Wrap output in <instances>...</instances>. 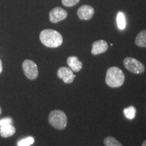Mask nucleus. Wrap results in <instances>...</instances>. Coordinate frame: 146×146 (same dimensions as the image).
<instances>
[{"mask_svg":"<svg viewBox=\"0 0 146 146\" xmlns=\"http://www.w3.org/2000/svg\"><path fill=\"white\" fill-rule=\"evenodd\" d=\"M40 41L45 46L56 48L62 44L63 38L59 32L52 29H45L39 35Z\"/></svg>","mask_w":146,"mask_h":146,"instance_id":"f257e3e1","label":"nucleus"},{"mask_svg":"<svg viewBox=\"0 0 146 146\" xmlns=\"http://www.w3.org/2000/svg\"><path fill=\"white\" fill-rule=\"evenodd\" d=\"M125 74L118 67L112 66L107 70L106 74V83L110 87H120L125 83Z\"/></svg>","mask_w":146,"mask_h":146,"instance_id":"f03ea898","label":"nucleus"},{"mask_svg":"<svg viewBox=\"0 0 146 146\" xmlns=\"http://www.w3.org/2000/svg\"><path fill=\"white\" fill-rule=\"evenodd\" d=\"M49 123L53 127L58 130H63L66 127L68 120L64 112L58 110L52 111L49 114Z\"/></svg>","mask_w":146,"mask_h":146,"instance_id":"7ed1b4c3","label":"nucleus"},{"mask_svg":"<svg viewBox=\"0 0 146 146\" xmlns=\"http://www.w3.org/2000/svg\"><path fill=\"white\" fill-rule=\"evenodd\" d=\"M123 65L128 70L133 74H141L145 72L144 65L135 58H125L123 60Z\"/></svg>","mask_w":146,"mask_h":146,"instance_id":"20e7f679","label":"nucleus"},{"mask_svg":"<svg viewBox=\"0 0 146 146\" xmlns=\"http://www.w3.org/2000/svg\"><path fill=\"white\" fill-rule=\"evenodd\" d=\"M23 68L25 76L29 79L35 80L39 74L37 65L31 60H25L23 63Z\"/></svg>","mask_w":146,"mask_h":146,"instance_id":"39448f33","label":"nucleus"},{"mask_svg":"<svg viewBox=\"0 0 146 146\" xmlns=\"http://www.w3.org/2000/svg\"><path fill=\"white\" fill-rule=\"evenodd\" d=\"M49 16H50V21L52 23H58L66 19L68 16V13L63 8L56 7L50 11Z\"/></svg>","mask_w":146,"mask_h":146,"instance_id":"423d86ee","label":"nucleus"},{"mask_svg":"<svg viewBox=\"0 0 146 146\" xmlns=\"http://www.w3.org/2000/svg\"><path fill=\"white\" fill-rule=\"evenodd\" d=\"M57 76L66 84L72 83L74 81V78L76 77L73 73V71L70 68L67 67H60V68H58Z\"/></svg>","mask_w":146,"mask_h":146,"instance_id":"0eeeda50","label":"nucleus"},{"mask_svg":"<svg viewBox=\"0 0 146 146\" xmlns=\"http://www.w3.org/2000/svg\"><path fill=\"white\" fill-rule=\"evenodd\" d=\"M94 13L95 10L94 8L89 5H82L77 10L78 18L81 20H85V21H89L91 19L94 15Z\"/></svg>","mask_w":146,"mask_h":146,"instance_id":"6e6552de","label":"nucleus"},{"mask_svg":"<svg viewBox=\"0 0 146 146\" xmlns=\"http://www.w3.org/2000/svg\"><path fill=\"white\" fill-rule=\"evenodd\" d=\"M108 48V45L107 42L104 40H99V41H95L92 44V50L91 54L94 56L101 54L107 51Z\"/></svg>","mask_w":146,"mask_h":146,"instance_id":"1a4fd4ad","label":"nucleus"},{"mask_svg":"<svg viewBox=\"0 0 146 146\" xmlns=\"http://www.w3.org/2000/svg\"><path fill=\"white\" fill-rule=\"evenodd\" d=\"M67 64L73 72H78L82 69L83 63L79 61L78 58L76 56H70L67 59Z\"/></svg>","mask_w":146,"mask_h":146,"instance_id":"9d476101","label":"nucleus"},{"mask_svg":"<svg viewBox=\"0 0 146 146\" xmlns=\"http://www.w3.org/2000/svg\"><path fill=\"white\" fill-rule=\"evenodd\" d=\"M16 133V128L12 124L5 125L0 127V135L6 138L14 135Z\"/></svg>","mask_w":146,"mask_h":146,"instance_id":"9b49d317","label":"nucleus"},{"mask_svg":"<svg viewBox=\"0 0 146 146\" xmlns=\"http://www.w3.org/2000/svg\"><path fill=\"white\" fill-rule=\"evenodd\" d=\"M135 43L137 46L146 47V30H143L137 35Z\"/></svg>","mask_w":146,"mask_h":146,"instance_id":"f8f14e48","label":"nucleus"},{"mask_svg":"<svg viewBox=\"0 0 146 146\" xmlns=\"http://www.w3.org/2000/svg\"><path fill=\"white\" fill-rule=\"evenodd\" d=\"M116 22H117V25L118 29L120 30H123L126 27V19L125 14L123 12H119L117 14L116 17Z\"/></svg>","mask_w":146,"mask_h":146,"instance_id":"ddd939ff","label":"nucleus"},{"mask_svg":"<svg viewBox=\"0 0 146 146\" xmlns=\"http://www.w3.org/2000/svg\"><path fill=\"white\" fill-rule=\"evenodd\" d=\"M125 117L129 120H132L135 117L137 110L134 106H129V108H125L123 110Z\"/></svg>","mask_w":146,"mask_h":146,"instance_id":"4468645a","label":"nucleus"},{"mask_svg":"<svg viewBox=\"0 0 146 146\" xmlns=\"http://www.w3.org/2000/svg\"><path fill=\"white\" fill-rule=\"evenodd\" d=\"M104 143L106 146H123L119 141L111 136L106 137L104 140Z\"/></svg>","mask_w":146,"mask_h":146,"instance_id":"2eb2a0df","label":"nucleus"},{"mask_svg":"<svg viewBox=\"0 0 146 146\" xmlns=\"http://www.w3.org/2000/svg\"><path fill=\"white\" fill-rule=\"evenodd\" d=\"M35 139L33 137H28L18 142V146H30L34 143Z\"/></svg>","mask_w":146,"mask_h":146,"instance_id":"dca6fc26","label":"nucleus"},{"mask_svg":"<svg viewBox=\"0 0 146 146\" xmlns=\"http://www.w3.org/2000/svg\"><path fill=\"white\" fill-rule=\"evenodd\" d=\"M80 0H62V3L64 6L72 7L77 4Z\"/></svg>","mask_w":146,"mask_h":146,"instance_id":"f3484780","label":"nucleus"},{"mask_svg":"<svg viewBox=\"0 0 146 146\" xmlns=\"http://www.w3.org/2000/svg\"><path fill=\"white\" fill-rule=\"evenodd\" d=\"M13 120L11 118H4L0 120V127L5 125H10V124H12Z\"/></svg>","mask_w":146,"mask_h":146,"instance_id":"a211bd4d","label":"nucleus"},{"mask_svg":"<svg viewBox=\"0 0 146 146\" xmlns=\"http://www.w3.org/2000/svg\"><path fill=\"white\" fill-rule=\"evenodd\" d=\"M3 70V66H2V62H1V60L0 59V74H1V72Z\"/></svg>","mask_w":146,"mask_h":146,"instance_id":"6ab92c4d","label":"nucleus"},{"mask_svg":"<svg viewBox=\"0 0 146 146\" xmlns=\"http://www.w3.org/2000/svg\"><path fill=\"white\" fill-rule=\"evenodd\" d=\"M141 146H146V140L143 142V143H142Z\"/></svg>","mask_w":146,"mask_h":146,"instance_id":"aec40b11","label":"nucleus"},{"mask_svg":"<svg viewBox=\"0 0 146 146\" xmlns=\"http://www.w3.org/2000/svg\"><path fill=\"white\" fill-rule=\"evenodd\" d=\"M0 114H1V108H0Z\"/></svg>","mask_w":146,"mask_h":146,"instance_id":"412c9836","label":"nucleus"}]
</instances>
